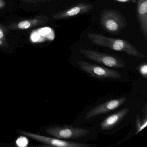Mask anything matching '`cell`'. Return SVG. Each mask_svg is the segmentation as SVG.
Wrapping results in <instances>:
<instances>
[{
    "label": "cell",
    "instance_id": "obj_1",
    "mask_svg": "<svg viewBox=\"0 0 147 147\" xmlns=\"http://www.w3.org/2000/svg\"><path fill=\"white\" fill-rule=\"evenodd\" d=\"M89 40L94 44L108 48L115 51L124 52L129 55L138 58H143L145 55L141 53L134 45L126 40L107 37L97 33H88Z\"/></svg>",
    "mask_w": 147,
    "mask_h": 147
},
{
    "label": "cell",
    "instance_id": "obj_2",
    "mask_svg": "<svg viewBox=\"0 0 147 147\" xmlns=\"http://www.w3.org/2000/svg\"><path fill=\"white\" fill-rule=\"evenodd\" d=\"M100 24L106 31L111 34H118L127 26L126 18L115 9H104L101 11Z\"/></svg>",
    "mask_w": 147,
    "mask_h": 147
},
{
    "label": "cell",
    "instance_id": "obj_3",
    "mask_svg": "<svg viewBox=\"0 0 147 147\" xmlns=\"http://www.w3.org/2000/svg\"><path fill=\"white\" fill-rule=\"evenodd\" d=\"M79 52L88 59L109 67L124 68L125 63L122 58L88 49H82Z\"/></svg>",
    "mask_w": 147,
    "mask_h": 147
},
{
    "label": "cell",
    "instance_id": "obj_4",
    "mask_svg": "<svg viewBox=\"0 0 147 147\" xmlns=\"http://www.w3.org/2000/svg\"><path fill=\"white\" fill-rule=\"evenodd\" d=\"M46 131L48 134L59 139H78L86 136L89 134L90 130L66 125L50 127L46 129Z\"/></svg>",
    "mask_w": 147,
    "mask_h": 147
},
{
    "label": "cell",
    "instance_id": "obj_5",
    "mask_svg": "<svg viewBox=\"0 0 147 147\" xmlns=\"http://www.w3.org/2000/svg\"><path fill=\"white\" fill-rule=\"evenodd\" d=\"M77 64L80 69L92 76L97 78L119 79L121 75L115 70L107 68L105 67L94 65L83 61H78Z\"/></svg>",
    "mask_w": 147,
    "mask_h": 147
},
{
    "label": "cell",
    "instance_id": "obj_6",
    "mask_svg": "<svg viewBox=\"0 0 147 147\" xmlns=\"http://www.w3.org/2000/svg\"><path fill=\"white\" fill-rule=\"evenodd\" d=\"M93 9L92 5L81 2L53 14L52 17L54 19L57 20L69 19L76 16L87 14Z\"/></svg>",
    "mask_w": 147,
    "mask_h": 147
},
{
    "label": "cell",
    "instance_id": "obj_7",
    "mask_svg": "<svg viewBox=\"0 0 147 147\" xmlns=\"http://www.w3.org/2000/svg\"><path fill=\"white\" fill-rule=\"evenodd\" d=\"M20 133L34 140L46 144L50 146H54V147H88L92 146V145H90V144L64 141L58 138L48 137L36 135V134H32V133L26 132V131H20Z\"/></svg>",
    "mask_w": 147,
    "mask_h": 147
},
{
    "label": "cell",
    "instance_id": "obj_8",
    "mask_svg": "<svg viewBox=\"0 0 147 147\" xmlns=\"http://www.w3.org/2000/svg\"><path fill=\"white\" fill-rule=\"evenodd\" d=\"M127 100L126 97H122L111 100L98 105L88 112L85 116V119H89L98 115L105 114L113 111L124 104Z\"/></svg>",
    "mask_w": 147,
    "mask_h": 147
},
{
    "label": "cell",
    "instance_id": "obj_9",
    "mask_svg": "<svg viewBox=\"0 0 147 147\" xmlns=\"http://www.w3.org/2000/svg\"><path fill=\"white\" fill-rule=\"evenodd\" d=\"M49 18L45 15L36 16L33 18L17 21L9 25L7 28L11 30H25L46 24Z\"/></svg>",
    "mask_w": 147,
    "mask_h": 147
},
{
    "label": "cell",
    "instance_id": "obj_10",
    "mask_svg": "<svg viewBox=\"0 0 147 147\" xmlns=\"http://www.w3.org/2000/svg\"><path fill=\"white\" fill-rule=\"evenodd\" d=\"M136 13L137 19L141 32L147 39V0L136 1Z\"/></svg>",
    "mask_w": 147,
    "mask_h": 147
},
{
    "label": "cell",
    "instance_id": "obj_11",
    "mask_svg": "<svg viewBox=\"0 0 147 147\" xmlns=\"http://www.w3.org/2000/svg\"><path fill=\"white\" fill-rule=\"evenodd\" d=\"M130 111V109L129 107H125L110 115L101 122L100 128L104 130H108L112 129L123 120Z\"/></svg>",
    "mask_w": 147,
    "mask_h": 147
},
{
    "label": "cell",
    "instance_id": "obj_12",
    "mask_svg": "<svg viewBox=\"0 0 147 147\" xmlns=\"http://www.w3.org/2000/svg\"><path fill=\"white\" fill-rule=\"evenodd\" d=\"M6 28L0 24V48L6 49L9 46L6 39Z\"/></svg>",
    "mask_w": 147,
    "mask_h": 147
},
{
    "label": "cell",
    "instance_id": "obj_13",
    "mask_svg": "<svg viewBox=\"0 0 147 147\" xmlns=\"http://www.w3.org/2000/svg\"><path fill=\"white\" fill-rule=\"evenodd\" d=\"M147 125V116H145V118L141 119L139 118L138 115L136 116V131L135 134H137L141 131L142 130L145 128Z\"/></svg>",
    "mask_w": 147,
    "mask_h": 147
},
{
    "label": "cell",
    "instance_id": "obj_14",
    "mask_svg": "<svg viewBox=\"0 0 147 147\" xmlns=\"http://www.w3.org/2000/svg\"><path fill=\"white\" fill-rule=\"evenodd\" d=\"M16 144L19 147H26L29 144V140L25 136H20L17 139Z\"/></svg>",
    "mask_w": 147,
    "mask_h": 147
},
{
    "label": "cell",
    "instance_id": "obj_15",
    "mask_svg": "<svg viewBox=\"0 0 147 147\" xmlns=\"http://www.w3.org/2000/svg\"><path fill=\"white\" fill-rule=\"evenodd\" d=\"M138 71L141 75L145 79H147V64L146 63H144L140 65L138 68Z\"/></svg>",
    "mask_w": 147,
    "mask_h": 147
},
{
    "label": "cell",
    "instance_id": "obj_16",
    "mask_svg": "<svg viewBox=\"0 0 147 147\" xmlns=\"http://www.w3.org/2000/svg\"><path fill=\"white\" fill-rule=\"evenodd\" d=\"M21 1L28 4H36L39 2H45L51 1V0H20Z\"/></svg>",
    "mask_w": 147,
    "mask_h": 147
},
{
    "label": "cell",
    "instance_id": "obj_17",
    "mask_svg": "<svg viewBox=\"0 0 147 147\" xmlns=\"http://www.w3.org/2000/svg\"><path fill=\"white\" fill-rule=\"evenodd\" d=\"M109 1L123 3H135L136 2V0H109Z\"/></svg>",
    "mask_w": 147,
    "mask_h": 147
},
{
    "label": "cell",
    "instance_id": "obj_18",
    "mask_svg": "<svg viewBox=\"0 0 147 147\" xmlns=\"http://www.w3.org/2000/svg\"><path fill=\"white\" fill-rule=\"evenodd\" d=\"M5 6V3L4 0H0V9L4 8Z\"/></svg>",
    "mask_w": 147,
    "mask_h": 147
}]
</instances>
